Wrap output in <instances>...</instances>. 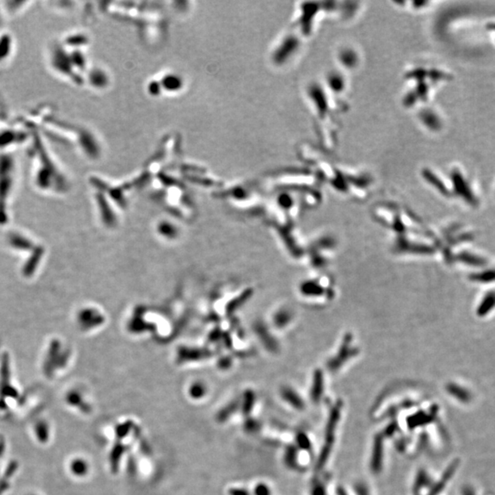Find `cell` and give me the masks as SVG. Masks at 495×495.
Segmentation results:
<instances>
[{"instance_id": "cell-15", "label": "cell", "mask_w": 495, "mask_h": 495, "mask_svg": "<svg viewBox=\"0 0 495 495\" xmlns=\"http://www.w3.org/2000/svg\"><path fill=\"white\" fill-rule=\"evenodd\" d=\"M396 427H397V426L394 425V424H393V425H389V427H388V428L386 429V431H385V434H386L387 436H391V435L393 434V432H394V429H395Z\"/></svg>"}, {"instance_id": "cell-7", "label": "cell", "mask_w": 495, "mask_h": 495, "mask_svg": "<svg viewBox=\"0 0 495 495\" xmlns=\"http://www.w3.org/2000/svg\"><path fill=\"white\" fill-rule=\"evenodd\" d=\"M323 391V383L320 374H317L314 380V386L312 390V399L314 402L319 401Z\"/></svg>"}, {"instance_id": "cell-13", "label": "cell", "mask_w": 495, "mask_h": 495, "mask_svg": "<svg viewBox=\"0 0 495 495\" xmlns=\"http://www.w3.org/2000/svg\"><path fill=\"white\" fill-rule=\"evenodd\" d=\"M357 495H370L368 493V489L363 483H357L355 486Z\"/></svg>"}, {"instance_id": "cell-16", "label": "cell", "mask_w": 495, "mask_h": 495, "mask_svg": "<svg viewBox=\"0 0 495 495\" xmlns=\"http://www.w3.org/2000/svg\"><path fill=\"white\" fill-rule=\"evenodd\" d=\"M486 29L489 31L495 32V22H490L488 24H486Z\"/></svg>"}, {"instance_id": "cell-17", "label": "cell", "mask_w": 495, "mask_h": 495, "mask_svg": "<svg viewBox=\"0 0 495 495\" xmlns=\"http://www.w3.org/2000/svg\"><path fill=\"white\" fill-rule=\"evenodd\" d=\"M337 495H348V494L346 493V491L342 487H339L337 489Z\"/></svg>"}, {"instance_id": "cell-4", "label": "cell", "mask_w": 495, "mask_h": 495, "mask_svg": "<svg viewBox=\"0 0 495 495\" xmlns=\"http://www.w3.org/2000/svg\"><path fill=\"white\" fill-rule=\"evenodd\" d=\"M495 307V293H489L481 303L479 309H478V314L479 315H484L489 313L491 310H493Z\"/></svg>"}, {"instance_id": "cell-10", "label": "cell", "mask_w": 495, "mask_h": 495, "mask_svg": "<svg viewBox=\"0 0 495 495\" xmlns=\"http://www.w3.org/2000/svg\"><path fill=\"white\" fill-rule=\"evenodd\" d=\"M425 483H426V476H425L424 472H420L418 476H417V481L415 482V491H417L419 489L422 488L423 486H425Z\"/></svg>"}, {"instance_id": "cell-12", "label": "cell", "mask_w": 495, "mask_h": 495, "mask_svg": "<svg viewBox=\"0 0 495 495\" xmlns=\"http://www.w3.org/2000/svg\"><path fill=\"white\" fill-rule=\"evenodd\" d=\"M312 495H326V490L321 483H316L312 489Z\"/></svg>"}, {"instance_id": "cell-11", "label": "cell", "mask_w": 495, "mask_h": 495, "mask_svg": "<svg viewBox=\"0 0 495 495\" xmlns=\"http://www.w3.org/2000/svg\"><path fill=\"white\" fill-rule=\"evenodd\" d=\"M295 460H296V451L294 448H290L287 452V456H286V461L291 465V466H295Z\"/></svg>"}, {"instance_id": "cell-6", "label": "cell", "mask_w": 495, "mask_h": 495, "mask_svg": "<svg viewBox=\"0 0 495 495\" xmlns=\"http://www.w3.org/2000/svg\"><path fill=\"white\" fill-rule=\"evenodd\" d=\"M425 176L426 177V179L430 182L432 184H434L437 188L439 189L440 192H441L442 194L448 195V191L446 189V185L444 184V182L441 181L437 175L433 174L432 172H430V171H425Z\"/></svg>"}, {"instance_id": "cell-5", "label": "cell", "mask_w": 495, "mask_h": 495, "mask_svg": "<svg viewBox=\"0 0 495 495\" xmlns=\"http://www.w3.org/2000/svg\"><path fill=\"white\" fill-rule=\"evenodd\" d=\"M283 396L290 405H293L294 408H296V409L304 408L305 404H304L303 400L299 397V395L297 393H295L293 391L286 389L283 391Z\"/></svg>"}, {"instance_id": "cell-9", "label": "cell", "mask_w": 495, "mask_h": 495, "mask_svg": "<svg viewBox=\"0 0 495 495\" xmlns=\"http://www.w3.org/2000/svg\"><path fill=\"white\" fill-rule=\"evenodd\" d=\"M296 441H297L298 446H300L301 448H303V449H309L310 446H311L309 439L307 438L304 433H300L297 436V440Z\"/></svg>"}, {"instance_id": "cell-2", "label": "cell", "mask_w": 495, "mask_h": 495, "mask_svg": "<svg viewBox=\"0 0 495 495\" xmlns=\"http://www.w3.org/2000/svg\"><path fill=\"white\" fill-rule=\"evenodd\" d=\"M450 178L455 190L454 192L460 196L465 202L476 207L478 205V198L476 197L469 182L466 180V178L460 170L454 169L451 172Z\"/></svg>"}, {"instance_id": "cell-8", "label": "cell", "mask_w": 495, "mask_h": 495, "mask_svg": "<svg viewBox=\"0 0 495 495\" xmlns=\"http://www.w3.org/2000/svg\"><path fill=\"white\" fill-rule=\"evenodd\" d=\"M472 278L478 282H484V283L494 282L495 281V271H488L479 274H475L472 276Z\"/></svg>"}, {"instance_id": "cell-14", "label": "cell", "mask_w": 495, "mask_h": 495, "mask_svg": "<svg viewBox=\"0 0 495 495\" xmlns=\"http://www.w3.org/2000/svg\"><path fill=\"white\" fill-rule=\"evenodd\" d=\"M259 492H257V495H270V493H269V490L267 489L266 486H260L258 488Z\"/></svg>"}, {"instance_id": "cell-3", "label": "cell", "mask_w": 495, "mask_h": 495, "mask_svg": "<svg viewBox=\"0 0 495 495\" xmlns=\"http://www.w3.org/2000/svg\"><path fill=\"white\" fill-rule=\"evenodd\" d=\"M383 453H384V442L383 437L381 435H377L373 443V450L370 461V468L372 472L379 473L383 466Z\"/></svg>"}, {"instance_id": "cell-1", "label": "cell", "mask_w": 495, "mask_h": 495, "mask_svg": "<svg viewBox=\"0 0 495 495\" xmlns=\"http://www.w3.org/2000/svg\"><path fill=\"white\" fill-rule=\"evenodd\" d=\"M341 407V402H339L336 404L335 406L332 408V410L330 412V416H329L327 427H326V442H325V445L323 446L319 458H318L317 469H321L326 464L327 460H328L329 454L331 453V449H332V446L334 443L336 428H337V425H338V423L339 421V417H340Z\"/></svg>"}]
</instances>
